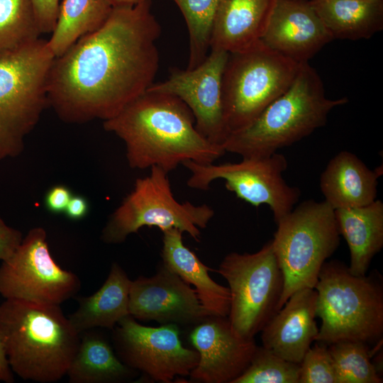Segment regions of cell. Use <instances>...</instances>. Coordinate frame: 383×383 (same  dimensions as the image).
I'll return each instance as SVG.
<instances>
[{"instance_id": "cell-1", "label": "cell", "mask_w": 383, "mask_h": 383, "mask_svg": "<svg viewBox=\"0 0 383 383\" xmlns=\"http://www.w3.org/2000/svg\"><path fill=\"white\" fill-rule=\"evenodd\" d=\"M160 33L150 0L114 6L99 28L54 58L48 104L70 123L113 118L153 84Z\"/></svg>"}, {"instance_id": "cell-2", "label": "cell", "mask_w": 383, "mask_h": 383, "mask_svg": "<svg viewBox=\"0 0 383 383\" xmlns=\"http://www.w3.org/2000/svg\"><path fill=\"white\" fill-rule=\"evenodd\" d=\"M103 126L124 142L133 169L157 166L169 173L187 160L213 163L226 152L199 133L185 104L164 93L147 90Z\"/></svg>"}, {"instance_id": "cell-3", "label": "cell", "mask_w": 383, "mask_h": 383, "mask_svg": "<svg viewBox=\"0 0 383 383\" xmlns=\"http://www.w3.org/2000/svg\"><path fill=\"white\" fill-rule=\"evenodd\" d=\"M81 334L60 305L6 299L0 335L13 372L24 380L52 383L67 375Z\"/></svg>"}, {"instance_id": "cell-4", "label": "cell", "mask_w": 383, "mask_h": 383, "mask_svg": "<svg viewBox=\"0 0 383 383\" xmlns=\"http://www.w3.org/2000/svg\"><path fill=\"white\" fill-rule=\"evenodd\" d=\"M348 102L328 98L317 71L303 62L289 88L249 126L230 134L223 148L243 158L270 156L325 126L331 110Z\"/></svg>"}, {"instance_id": "cell-5", "label": "cell", "mask_w": 383, "mask_h": 383, "mask_svg": "<svg viewBox=\"0 0 383 383\" xmlns=\"http://www.w3.org/2000/svg\"><path fill=\"white\" fill-rule=\"evenodd\" d=\"M314 289L316 317L321 320L317 343L382 340L383 284L378 272L355 275L340 260L326 261Z\"/></svg>"}, {"instance_id": "cell-6", "label": "cell", "mask_w": 383, "mask_h": 383, "mask_svg": "<svg viewBox=\"0 0 383 383\" xmlns=\"http://www.w3.org/2000/svg\"><path fill=\"white\" fill-rule=\"evenodd\" d=\"M55 56L47 40L0 57V161L18 156L48 102V78Z\"/></svg>"}, {"instance_id": "cell-7", "label": "cell", "mask_w": 383, "mask_h": 383, "mask_svg": "<svg viewBox=\"0 0 383 383\" xmlns=\"http://www.w3.org/2000/svg\"><path fill=\"white\" fill-rule=\"evenodd\" d=\"M271 240L284 277L280 309L295 292L314 287L335 252L340 235L334 209L325 201H305L280 218Z\"/></svg>"}, {"instance_id": "cell-8", "label": "cell", "mask_w": 383, "mask_h": 383, "mask_svg": "<svg viewBox=\"0 0 383 383\" xmlns=\"http://www.w3.org/2000/svg\"><path fill=\"white\" fill-rule=\"evenodd\" d=\"M301 64L271 49L261 40L245 50L229 53L222 77L223 111L229 135L249 126L284 94L293 83Z\"/></svg>"}, {"instance_id": "cell-9", "label": "cell", "mask_w": 383, "mask_h": 383, "mask_svg": "<svg viewBox=\"0 0 383 383\" xmlns=\"http://www.w3.org/2000/svg\"><path fill=\"white\" fill-rule=\"evenodd\" d=\"M214 216L207 204L195 205L174 198L168 172L152 166L149 175L135 179L133 190L111 215L101 232L107 244H119L144 226L157 227L162 232L177 228L199 241Z\"/></svg>"}, {"instance_id": "cell-10", "label": "cell", "mask_w": 383, "mask_h": 383, "mask_svg": "<svg viewBox=\"0 0 383 383\" xmlns=\"http://www.w3.org/2000/svg\"><path fill=\"white\" fill-rule=\"evenodd\" d=\"M217 272L228 284V318L233 333L242 338H254L279 309L284 288L271 240L253 253H228Z\"/></svg>"}, {"instance_id": "cell-11", "label": "cell", "mask_w": 383, "mask_h": 383, "mask_svg": "<svg viewBox=\"0 0 383 383\" xmlns=\"http://www.w3.org/2000/svg\"><path fill=\"white\" fill-rule=\"evenodd\" d=\"M182 165L191 172L187 181L189 187L208 190L213 181L223 179L226 188L238 198L256 207L267 205L276 223L293 209L301 194L283 178L287 160L277 152L267 157L243 158L238 162L203 165L187 160Z\"/></svg>"}, {"instance_id": "cell-12", "label": "cell", "mask_w": 383, "mask_h": 383, "mask_svg": "<svg viewBox=\"0 0 383 383\" xmlns=\"http://www.w3.org/2000/svg\"><path fill=\"white\" fill-rule=\"evenodd\" d=\"M80 287L79 277L52 258L42 227L30 229L0 266V294L5 299L60 305Z\"/></svg>"}, {"instance_id": "cell-13", "label": "cell", "mask_w": 383, "mask_h": 383, "mask_svg": "<svg viewBox=\"0 0 383 383\" xmlns=\"http://www.w3.org/2000/svg\"><path fill=\"white\" fill-rule=\"evenodd\" d=\"M112 330L119 359L156 382L170 383L176 376L189 375L199 362L198 352L182 345L177 324L145 326L128 315Z\"/></svg>"}, {"instance_id": "cell-14", "label": "cell", "mask_w": 383, "mask_h": 383, "mask_svg": "<svg viewBox=\"0 0 383 383\" xmlns=\"http://www.w3.org/2000/svg\"><path fill=\"white\" fill-rule=\"evenodd\" d=\"M210 50L196 67H174L167 80L153 83L147 90L180 99L192 111L199 133L211 143L223 147L229 136L222 99V77L229 53Z\"/></svg>"}, {"instance_id": "cell-15", "label": "cell", "mask_w": 383, "mask_h": 383, "mask_svg": "<svg viewBox=\"0 0 383 383\" xmlns=\"http://www.w3.org/2000/svg\"><path fill=\"white\" fill-rule=\"evenodd\" d=\"M128 313L135 319L177 325H196L209 316L194 289L162 262L154 275L131 281Z\"/></svg>"}, {"instance_id": "cell-16", "label": "cell", "mask_w": 383, "mask_h": 383, "mask_svg": "<svg viewBox=\"0 0 383 383\" xmlns=\"http://www.w3.org/2000/svg\"><path fill=\"white\" fill-rule=\"evenodd\" d=\"M189 340L199 355L190 379L201 383H233L246 370L257 346L254 338L237 336L228 316L213 315L195 325Z\"/></svg>"}, {"instance_id": "cell-17", "label": "cell", "mask_w": 383, "mask_h": 383, "mask_svg": "<svg viewBox=\"0 0 383 383\" xmlns=\"http://www.w3.org/2000/svg\"><path fill=\"white\" fill-rule=\"evenodd\" d=\"M333 38L310 1L275 0L261 40L299 63L309 62Z\"/></svg>"}, {"instance_id": "cell-18", "label": "cell", "mask_w": 383, "mask_h": 383, "mask_svg": "<svg viewBox=\"0 0 383 383\" xmlns=\"http://www.w3.org/2000/svg\"><path fill=\"white\" fill-rule=\"evenodd\" d=\"M316 300L315 289L304 288L292 294L261 331L262 346L300 364L318 334Z\"/></svg>"}, {"instance_id": "cell-19", "label": "cell", "mask_w": 383, "mask_h": 383, "mask_svg": "<svg viewBox=\"0 0 383 383\" xmlns=\"http://www.w3.org/2000/svg\"><path fill=\"white\" fill-rule=\"evenodd\" d=\"M275 0H220L214 19L210 50L228 53L260 41Z\"/></svg>"}, {"instance_id": "cell-20", "label": "cell", "mask_w": 383, "mask_h": 383, "mask_svg": "<svg viewBox=\"0 0 383 383\" xmlns=\"http://www.w3.org/2000/svg\"><path fill=\"white\" fill-rule=\"evenodd\" d=\"M182 233L177 228L162 231V262L194 287L201 304L209 315L228 316L231 301L228 287L211 279L209 267L184 245Z\"/></svg>"}, {"instance_id": "cell-21", "label": "cell", "mask_w": 383, "mask_h": 383, "mask_svg": "<svg viewBox=\"0 0 383 383\" xmlns=\"http://www.w3.org/2000/svg\"><path fill=\"white\" fill-rule=\"evenodd\" d=\"M379 174L355 154L341 151L331 159L321 175L324 201L334 210L370 204L377 198Z\"/></svg>"}, {"instance_id": "cell-22", "label": "cell", "mask_w": 383, "mask_h": 383, "mask_svg": "<svg viewBox=\"0 0 383 383\" xmlns=\"http://www.w3.org/2000/svg\"><path fill=\"white\" fill-rule=\"evenodd\" d=\"M340 235L349 248L350 272L367 274L373 257L383 247V203L334 210Z\"/></svg>"}, {"instance_id": "cell-23", "label": "cell", "mask_w": 383, "mask_h": 383, "mask_svg": "<svg viewBox=\"0 0 383 383\" xmlns=\"http://www.w3.org/2000/svg\"><path fill=\"white\" fill-rule=\"evenodd\" d=\"M131 279L123 269L113 262L103 285L93 294L78 299L77 309L69 319L80 334L94 328L113 329L129 315Z\"/></svg>"}, {"instance_id": "cell-24", "label": "cell", "mask_w": 383, "mask_h": 383, "mask_svg": "<svg viewBox=\"0 0 383 383\" xmlns=\"http://www.w3.org/2000/svg\"><path fill=\"white\" fill-rule=\"evenodd\" d=\"M333 39H368L383 28L382 0H311Z\"/></svg>"}, {"instance_id": "cell-25", "label": "cell", "mask_w": 383, "mask_h": 383, "mask_svg": "<svg viewBox=\"0 0 383 383\" xmlns=\"http://www.w3.org/2000/svg\"><path fill=\"white\" fill-rule=\"evenodd\" d=\"M136 371L126 365L99 333L86 331L67 370L70 383H119L132 379Z\"/></svg>"}, {"instance_id": "cell-26", "label": "cell", "mask_w": 383, "mask_h": 383, "mask_svg": "<svg viewBox=\"0 0 383 383\" xmlns=\"http://www.w3.org/2000/svg\"><path fill=\"white\" fill-rule=\"evenodd\" d=\"M113 0H63L51 36L47 40L58 57L82 37L99 28L109 17Z\"/></svg>"}, {"instance_id": "cell-27", "label": "cell", "mask_w": 383, "mask_h": 383, "mask_svg": "<svg viewBox=\"0 0 383 383\" xmlns=\"http://www.w3.org/2000/svg\"><path fill=\"white\" fill-rule=\"evenodd\" d=\"M32 0H0V57L40 39Z\"/></svg>"}, {"instance_id": "cell-28", "label": "cell", "mask_w": 383, "mask_h": 383, "mask_svg": "<svg viewBox=\"0 0 383 383\" xmlns=\"http://www.w3.org/2000/svg\"><path fill=\"white\" fill-rule=\"evenodd\" d=\"M182 13L189 35L188 70L208 56L215 16L220 0H173Z\"/></svg>"}, {"instance_id": "cell-29", "label": "cell", "mask_w": 383, "mask_h": 383, "mask_svg": "<svg viewBox=\"0 0 383 383\" xmlns=\"http://www.w3.org/2000/svg\"><path fill=\"white\" fill-rule=\"evenodd\" d=\"M337 376V383H382V377L371 362L369 344L340 341L328 345Z\"/></svg>"}, {"instance_id": "cell-30", "label": "cell", "mask_w": 383, "mask_h": 383, "mask_svg": "<svg viewBox=\"0 0 383 383\" xmlns=\"http://www.w3.org/2000/svg\"><path fill=\"white\" fill-rule=\"evenodd\" d=\"M299 364L257 346L246 370L233 383H299Z\"/></svg>"}, {"instance_id": "cell-31", "label": "cell", "mask_w": 383, "mask_h": 383, "mask_svg": "<svg viewBox=\"0 0 383 383\" xmlns=\"http://www.w3.org/2000/svg\"><path fill=\"white\" fill-rule=\"evenodd\" d=\"M299 383H337L335 366L328 345L317 343L299 364Z\"/></svg>"}, {"instance_id": "cell-32", "label": "cell", "mask_w": 383, "mask_h": 383, "mask_svg": "<svg viewBox=\"0 0 383 383\" xmlns=\"http://www.w3.org/2000/svg\"><path fill=\"white\" fill-rule=\"evenodd\" d=\"M32 3L41 33H51L58 16L59 0H32Z\"/></svg>"}, {"instance_id": "cell-33", "label": "cell", "mask_w": 383, "mask_h": 383, "mask_svg": "<svg viewBox=\"0 0 383 383\" xmlns=\"http://www.w3.org/2000/svg\"><path fill=\"white\" fill-rule=\"evenodd\" d=\"M22 240V233L9 226L0 216V260L10 257Z\"/></svg>"}, {"instance_id": "cell-34", "label": "cell", "mask_w": 383, "mask_h": 383, "mask_svg": "<svg viewBox=\"0 0 383 383\" xmlns=\"http://www.w3.org/2000/svg\"><path fill=\"white\" fill-rule=\"evenodd\" d=\"M72 196L70 189L67 186L62 184L53 186L45 194V207L52 213L63 212Z\"/></svg>"}, {"instance_id": "cell-35", "label": "cell", "mask_w": 383, "mask_h": 383, "mask_svg": "<svg viewBox=\"0 0 383 383\" xmlns=\"http://www.w3.org/2000/svg\"><path fill=\"white\" fill-rule=\"evenodd\" d=\"M89 211V204L82 196H72L66 209V216L72 220H79L87 216Z\"/></svg>"}, {"instance_id": "cell-36", "label": "cell", "mask_w": 383, "mask_h": 383, "mask_svg": "<svg viewBox=\"0 0 383 383\" xmlns=\"http://www.w3.org/2000/svg\"><path fill=\"white\" fill-rule=\"evenodd\" d=\"M0 381L6 383H13L14 377L10 367L3 341L0 335Z\"/></svg>"}, {"instance_id": "cell-37", "label": "cell", "mask_w": 383, "mask_h": 383, "mask_svg": "<svg viewBox=\"0 0 383 383\" xmlns=\"http://www.w3.org/2000/svg\"><path fill=\"white\" fill-rule=\"evenodd\" d=\"M145 0H113L114 5H135Z\"/></svg>"}]
</instances>
